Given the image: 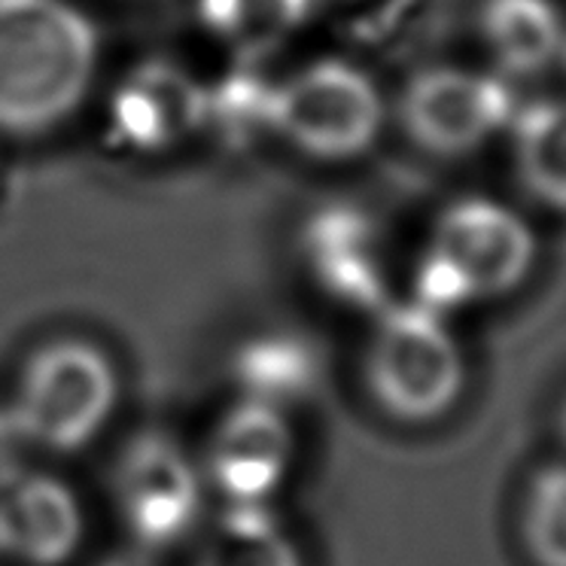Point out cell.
Masks as SVG:
<instances>
[{"label": "cell", "instance_id": "30bf717a", "mask_svg": "<svg viewBox=\"0 0 566 566\" xmlns=\"http://www.w3.org/2000/svg\"><path fill=\"white\" fill-rule=\"evenodd\" d=\"M481 34L509 74H539L564 46V19L552 0H488Z\"/></svg>", "mask_w": 566, "mask_h": 566}, {"label": "cell", "instance_id": "6da1fadb", "mask_svg": "<svg viewBox=\"0 0 566 566\" xmlns=\"http://www.w3.org/2000/svg\"><path fill=\"white\" fill-rule=\"evenodd\" d=\"M98 38L64 0H0V132L31 135L86 98Z\"/></svg>", "mask_w": 566, "mask_h": 566}, {"label": "cell", "instance_id": "8992f818", "mask_svg": "<svg viewBox=\"0 0 566 566\" xmlns=\"http://www.w3.org/2000/svg\"><path fill=\"white\" fill-rule=\"evenodd\" d=\"M205 479L184 444L144 432L123 448L113 472V500L125 530L147 552L168 548L196 527Z\"/></svg>", "mask_w": 566, "mask_h": 566}, {"label": "cell", "instance_id": "ac0fdd59", "mask_svg": "<svg viewBox=\"0 0 566 566\" xmlns=\"http://www.w3.org/2000/svg\"><path fill=\"white\" fill-rule=\"evenodd\" d=\"M144 554H119V557H113V560H107V564H101V566H159V564H153L147 557V548H140Z\"/></svg>", "mask_w": 566, "mask_h": 566}, {"label": "cell", "instance_id": "9a60e30c", "mask_svg": "<svg viewBox=\"0 0 566 566\" xmlns=\"http://www.w3.org/2000/svg\"><path fill=\"white\" fill-rule=\"evenodd\" d=\"M524 548L536 566H566V463L542 467L521 512Z\"/></svg>", "mask_w": 566, "mask_h": 566}, {"label": "cell", "instance_id": "ba28073f", "mask_svg": "<svg viewBox=\"0 0 566 566\" xmlns=\"http://www.w3.org/2000/svg\"><path fill=\"white\" fill-rule=\"evenodd\" d=\"M296 463V430L283 408L241 399L210 430L201 479L229 505H269Z\"/></svg>", "mask_w": 566, "mask_h": 566}, {"label": "cell", "instance_id": "9c48e42d", "mask_svg": "<svg viewBox=\"0 0 566 566\" xmlns=\"http://www.w3.org/2000/svg\"><path fill=\"white\" fill-rule=\"evenodd\" d=\"M83 542V509L64 481L19 467L0 475V557L62 566Z\"/></svg>", "mask_w": 566, "mask_h": 566}, {"label": "cell", "instance_id": "2e32d148", "mask_svg": "<svg viewBox=\"0 0 566 566\" xmlns=\"http://www.w3.org/2000/svg\"><path fill=\"white\" fill-rule=\"evenodd\" d=\"M308 0H201L210 28L241 46H269L296 28Z\"/></svg>", "mask_w": 566, "mask_h": 566}, {"label": "cell", "instance_id": "7a4b0ae2", "mask_svg": "<svg viewBox=\"0 0 566 566\" xmlns=\"http://www.w3.org/2000/svg\"><path fill=\"white\" fill-rule=\"evenodd\" d=\"M536 238L515 210L467 198L444 210L432 229L418 277V305L444 311L512 293L527 281Z\"/></svg>", "mask_w": 566, "mask_h": 566}, {"label": "cell", "instance_id": "7c38bea8", "mask_svg": "<svg viewBox=\"0 0 566 566\" xmlns=\"http://www.w3.org/2000/svg\"><path fill=\"white\" fill-rule=\"evenodd\" d=\"M515 168L527 192L566 213V98L533 101L512 119Z\"/></svg>", "mask_w": 566, "mask_h": 566}, {"label": "cell", "instance_id": "5b68a950", "mask_svg": "<svg viewBox=\"0 0 566 566\" xmlns=\"http://www.w3.org/2000/svg\"><path fill=\"white\" fill-rule=\"evenodd\" d=\"M277 135L317 159H350L375 144L384 123L378 86L347 62H314L271 92Z\"/></svg>", "mask_w": 566, "mask_h": 566}, {"label": "cell", "instance_id": "52a82bcc", "mask_svg": "<svg viewBox=\"0 0 566 566\" xmlns=\"http://www.w3.org/2000/svg\"><path fill=\"white\" fill-rule=\"evenodd\" d=\"M512 119L509 88L463 67H430L408 80L399 95L406 135L432 156H467Z\"/></svg>", "mask_w": 566, "mask_h": 566}, {"label": "cell", "instance_id": "3957f363", "mask_svg": "<svg viewBox=\"0 0 566 566\" xmlns=\"http://www.w3.org/2000/svg\"><path fill=\"white\" fill-rule=\"evenodd\" d=\"M116 396L111 357L80 338H59L28 357L7 411L22 444L74 454L104 430Z\"/></svg>", "mask_w": 566, "mask_h": 566}, {"label": "cell", "instance_id": "277c9868", "mask_svg": "<svg viewBox=\"0 0 566 566\" xmlns=\"http://www.w3.org/2000/svg\"><path fill=\"white\" fill-rule=\"evenodd\" d=\"M363 378L375 406L399 423H432L460 402L467 363L442 314L396 305L375 326Z\"/></svg>", "mask_w": 566, "mask_h": 566}, {"label": "cell", "instance_id": "8fae6325", "mask_svg": "<svg viewBox=\"0 0 566 566\" xmlns=\"http://www.w3.org/2000/svg\"><path fill=\"white\" fill-rule=\"evenodd\" d=\"M198 92L174 67H144L119 92L116 119L140 147L171 144L196 123Z\"/></svg>", "mask_w": 566, "mask_h": 566}, {"label": "cell", "instance_id": "4fadbf2b", "mask_svg": "<svg viewBox=\"0 0 566 566\" xmlns=\"http://www.w3.org/2000/svg\"><path fill=\"white\" fill-rule=\"evenodd\" d=\"M192 566H302V554L269 505H226Z\"/></svg>", "mask_w": 566, "mask_h": 566}, {"label": "cell", "instance_id": "5bb4252c", "mask_svg": "<svg viewBox=\"0 0 566 566\" xmlns=\"http://www.w3.org/2000/svg\"><path fill=\"white\" fill-rule=\"evenodd\" d=\"M317 363L293 338H262L238 359V384L244 399L283 408L314 387Z\"/></svg>", "mask_w": 566, "mask_h": 566}, {"label": "cell", "instance_id": "e0dca14e", "mask_svg": "<svg viewBox=\"0 0 566 566\" xmlns=\"http://www.w3.org/2000/svg\"><path fill=\"white\" fill-rule=\"evenodd\" d=\"M19 448H22V439H19V432H15L13 420H10V411L0 408V475L19 469L15 467V451H19Z\"/></svg>", "mask_w": 566, "mask_h": 566}, {"label": "cell", "instance_id": "d6986e66", "mask_svg": "<svg viewBox=\"0 0 566 566\" xmlns=\"http://www.w3.org/2000/svg\"><path fill=\"white\" fill-rule=\"evenodd\" d=\"M557 427H560V439L566 444V399L560 402V415H557Z\"/></svg>", "mask_w": 566, "mask_h": 566}]
</instances>
